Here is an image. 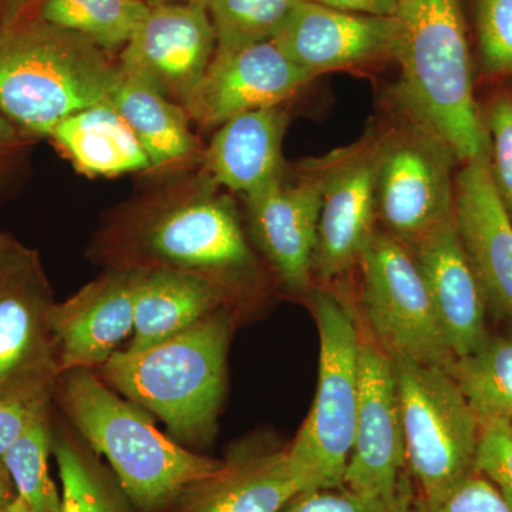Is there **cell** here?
I'll return each instance as SVG.
<instances>
[{"label":"cell","mask_w":512,"mask_h":512,"mask_svg":"<svg viewBox=\"0 0 512 512\" xmlns=\"http://www.w3.org/2000/svg\"><path fill=\"white\" fill-rule=\"evenodd\" d=\"M451 352L463 357L488 338V302L456 220L409 245Z\"/></svg>","instance_id":"obj_19"},{"label":"cell","mask_w":512,"mask_h":512,"mask_svg":"<svg viewBox=\"0 0 512 512\" xmlns=\"http://www.w3.org/2000/svg\"><path fill=\"white\" fill-rule=\"evenodd\" d=\"M424 512H512L493 483L480 473L474 474L441 503Z\"/></svg>","instance_id":"obj_35"},{"label":"cell","mask_w":512,"mask_h":512,"mask_svg":"<svg viewBox=\"0 0 512 512\" xmlns=\"http://www.w3.org/2000/svg\"><path fill=\"white\" fill-rule=\"evenodd\" d=\"M42 0H0V23L12 25L36 15Z\"/></svg>","instance_id":"obj_38"},{"label":"cell","mask_w":512,"mask_h":512,"mask_svg":"<svg viewBox=\"0 0 512 512\" xmlns=\"http://www.w3.org/2000/svg\"><path fill=\"white\" fill-rule=\"evenodd\" d=\"M53 303L39 256L16 244L0 264V396L55 390Z\"/></svg>","instance_id":"obj_10"},{"label":"cell","mask_w":512,"mask_h":512,"mask_svg":"<svg viewBox=\"0 0 512 512\" xmlns=\"http://www.w3.org/2000/svg\"><path fill=\"white\" fill-rule=\"evenodd\" d=\"M299 493L286 447L241 446L175 504L177 512H279Z\"/></svg>","instance_id":"obj_20"},{"label":"cell","mask_w":512,"mask_h":512,"mask_svg":"<svg viewBox=\"0 0 512 512\" xmlns=\"http://www.w3.org/2000/svg\"><path fill=\"white\" fill-rule=\"evenodd\" d=\"M315 79L291 62L274 40L215 50L183 107L198 126L218 128L239 114L282 106Z\"/></svg>","instance_id":"obj_14"},{"label":"cell","mask_w":512,"mask_h":512,"mask_svg":"<svg viewBox=\"0 0 512 512\" xmlns=\"http://www.w3.org/2000/svg\"><path fill=\"white\" fill-rule=\"evenodd\" d=\"M392 360L406 461L433 507L477 473L481 423L447 369Z\"/></svg>","instance_id":"obj_7"},{"label":"cell","mask_w":512,"mask_h":512,"mask_svg":"<svg viewBox=\"0 0 512 512\" xmlns=\"http://www.w3.org/2000/svg\"><path fill=\"white\" fill-rule=\"evenodd\" d=\"M296 66L318 77L393 57L396 18L359 15L301 0L274 37Z\"/></svg>","instance_id":"obj_17"},{"label":"cell","mask_w":512,"mask_h":512,"mask_svg":"<svg viewBox=\"0 0 512 512\" xmlns=\"http://www.w3.org/2000/svg\"><path fill=\"white\" fill-rule=\"evenodd\" d=\"M0 512H33L30 510V507L28 504L25 503V501L22 500V498L19 497V495H16L15 498H13L12 501H10L9 504H6L5 507L0 508Z\"/></svg>","instance_id":"obj_40"},{"label":"cell","mask_w":512,"mask_h":512,"mask_svg":"<svg viewBox=\"0 0 512 512\" xmlns=\"http://www.w3.org/2000/svg\"><path fill=\"white\" fill-rule=\"evenodd\" d=\"M62 481L60 512H127L99 464L70 437L53 440Z\"/></svg>","instance_id":"obj_29"},{"label":"cell","mask_w":512,"mask_h":512,"mask_svg":"<svg viewBox=\"0 0 512 512\" xmlns=\"http://www.w3.org/2000/svg\"><path fill=\"white\" fill-rule=\"evenodd\" d=\"M279 512H424V504L406 493L380 498L335 488L299 493Z\"/></svg>","instance_id":"obj_32"},{"label":"cell","mask_w":512,"mask_h":512,"mask_svg":"<svg viewBox=\"0 0 512 512\" xmlns=\"http://www.w3.org/2000/svg\"><path fill=\"white\" fill-rule=\"evenodd\" d=\"M231 333V309L221 308L150 348L117 350L94 372L164 421L178 443L202 446L217 430Z\"/></svg>","instance_id":"obj_4"},{"label":"cell","mask_w":512,"mask_h":512,"mask_svg":"<svg viewBox=\"0 0 512 512\" xmlns=\"http://www.w3.org/2000/svg\"><path fill=\"white\" fill-rule=\"evenodd\" d=\"M121 80L119 64L87 37L36 15L0 23V113L30 138L110 100Z\"/></svg>","instance_id":"obj_5"},{"label":"cell","mask_w":512,"mask_h":512,"mask_svg":"<svg viewBox=\"0 0 512 512\" xmlns=\"http://www.w3.org/2000/svg\"><path fill=\"white\" fill-rule=\"evenodd\" d=\"M328 8L343 12L359 13V15L394 18L402 0H311Z\"/></svg>","instance_id":"obj_37"},{"label":"cell","mask_w":512,"mask_h":512,"mask_svg":"<svg viewBox=\"0 0 512 512\" xmlns=\"http://www.w3.org/2000/svg\"><path fill=\"white\" fill-rule=\"evenodd\" d=\"M49 138L80 173L116 177L150 173L151 164L133 128L109 100L60 121Z\"/></svg>","instance_id":"obj_24"},{"label":"cell","mask_w":512,"mask_h":512,"mask_svg":"<svg viewBox=\"0 0 512 512\" xmlns=\"http://www.w3.org/2000/svg\"><path fill=\"white\" fill-rule=\"evenodd\" d=\"M15 497L16 491L12 481L0 474V508L5 507V505L9 504Z\"/></svg>","instance_id":"obj_39"},{"label":"cell","mask_w":512,"mask_h":512,"mask_svg":"<svg viewBox=\"0 0 512 512\" xmlns=\"http://www.w3.org/2000/svg\"><path fill=\"white\" fill-rule=\"evenodd\" d=\"M377 140L366 137L320 158L323 197L313 276L330 281L345 275L359 265L375 234Z\"/></svg>","instance_id":"obj_13"},{"label":"cell","mask_w":512,"mask_h":512,"mask_svg":"<svg viewBox=\"0 0 512 512\" xmlns=\"http://www.w3.org/2000/svg\"><path fill=\"white\" fill-rule=\"evenodd\" d=\"M301 0H205L217 50L274 40Z\"/></svg>","instance_id":"obj_28"},{"label":"cell","mask_w":512,"mask_h":512,"mask_svg":"<svg viewBox=\"0 0 512 512\" xmlns=\"http://www.w3.org/2000/svg\"><path fill=\"white\" fill-rule=\"evenodd\" d=\"M448 372L480 423L512 426L511 336H488L474 352L456 357Z\"/></svg>","instance_id":"obj_25"},{"label":"cell","mask_w":512,"mask_h":512,"mask_svg":"<svg viewBox=\"0 0 512 512\" xmlns=\"http://www.w3.org/2000/svg\"><path fill=\"white\" fill-rule=\"evenodd\" d=\"M311 296L320 340L318 389L305 423L286 447L301 493L343 488L359 403L362 338L355 316L328 289H315Z\"/></svg>","instance_id":"obj_6"},{"label":"cell","mask_w":512,"mask_h":512,"mask_svg":"<svg viewBox=\"0 0 512 512\" xmlns=\"http://www.w3.org/2000/svg\"><path fill=\"white\" fill-rule=\"evenodd\" d=\"M170 181L111 222L99 241L101 259L109 269L200 276L237 302L254 288L259 266L235 202L201 170Z\"/></svg>","instance_id":"obj_1"},{"label":"cell","mask_w":512,"mask_h":512,"mask_svg":"<svg viewBox=\"0 0 512 512\" xmlns=\"http://www.w3.org/2000/svg\"><path fill=\"white\" fill-rule=\"evenodd\" d=\"M109 101L136 133L150 160V173L174 178L201 167L204 148L181 104L124 74Z\"/></svg>","instance_id":"obj_23"},{"label":"cell","mask_w":512,"mask_h":512,"mask_svg":"<svg viewBox=\"0 0 512 512\" xmlns=\"http://www.w3.org/2000/svg\"><path fill=\"white\" fill-rule=\"evenodd\" d=\"M476 470L497 488L512 510V426L504 421H483Z\"/></svg>","instance_id":"obj_33"},{"label":"cell","mask_w":512,"mask_h":512,"mask_svg":"<svg viewBox=\"0 0 512 512\" xmlns=\"http://www.w3.org/2000/svg\"><path fill=\"white\" fill-rule=\"evenodd\" d=\"M394 18L397 97L410 120L446 141L460 163L490 156L460 0H402Z\"/></svg>","instance_id":"obj_3"},{"label":"cell","mask_w":512,"mask_h":512,"mask_svg":"<svg viewBox=\"0 0 512 512\" xmlns=\"http://www.w3.org/2000/svg\"><path fill=\"white\" fill-rule=\"evenodd\" d=\"M454 192L458 234L488 306L512 322V220L495 188L490 156L464 164Z\"/></svg>","instance_id":"obj_18"},{"label":"cell","mask_w":512,"mask_h":512,"mask_svg":"<svg viewBox=\"0 0 512 512\" xmlns=\"http://www.w3.org/2000/svg\"><path fill=\"white\" fill-rule=\"evenodd\" d=\"M52 393H18L0 396V474L9 478L3 458L26 429L46 410ZM10 480V478H9Z\"/></svg>","instance_id":"obj_34"},{"label":"cell","mask_w":512,"mask_h":512,"mask_svg":"<svg viewBox=\"0 0 512 512\" xmlns=\"http://www.w3.org/2000/svg\"><path fill=\"white\" fill-rule=\"evenodd\" d=\"M217 50L205 0L151 5L120 56L124 76L183 106Z\"/></svg>","instance_id":"obj_11"},{"label":"cell","mask_w":512,"mask_h":512,"mask_svg":"<svg viewBox=\"0 0 512 512\" xmlns=\"http://www.w3.org/2000/svg\"><path fill=\"white\" fill-rule=\"evenodd\" d=\"M476 26L485 73L512 77V0H476Z\"/></svg>","instance_id":"obj_31"},{"label":"cell","mask_w":512,"mask_h":512,"mask_svg":"<svg viewBox=\"0 0 512 512\" xmlns=\"http://www.w3.org/2000/svg\"><path fill=\"white\" fill-rule=\"evenodd\" d=\"M148 10L147 0H42L36 16L111 50L126 45Z\"/></svg>","instance_id":"obj_26"},{"label":"cell","mask_w":512,"mask_h":512,"mask_svg":"<svg viewBox=\"0 0 512 512\" xmlns=\"http://www.w3.org/2000/svg\"><path fill=\"white\" fill-rule=\"evenodd\" d=\"M456 154L410 120L377 140L376 214L384 231L409 247L456 220Z\"/></svg>","instance_id":"obj_9"},{"label":"cell","mask_w":512,"mask_h":512,"mask_svg":"<svg viewBox=\"0 0 512 512\" xmlns=\"http://www.w3.org/2000/svg\"><path fill=\"white\" fill-rule=\"evenodd\" d=\"M148 5H157V3L174 2V0H147Z\"/></svg>","instance_id":"obj_42"},{"label":"cell","mask_w":512,"mask_h":512,"mask_svg":"<svg viewBox=\"0 0 512 512\" xmlns=\"http://www.w3.org/2000/svg\"><path fill=\"white\" fill-rule=\"evenodd\" d=\"M16 244H18V242L12 241V239L6 237V235H3L2 232H0V264L5 261L6 256H8L9 252L15 248Z\"/></svg>","instance_id":"obj_41"},{"label":"cell","mask_w":512,"mask_h":512,"mask_svg":"<svg viewBox=\"0 0 512 512\" xmlns=\"http://www.w3.org/2000/svg\"><path fill=\"white\" fill-rule=\"evenodd\" d=\"M481 111L495 188L512 220V82L497 90Z\"/></svg>","instance_id":"obj_30"},{"label":"cell","mask_w":512,"mask_h":512,"mask_svg":"<svg viewBox=\"0 0 512 512\" xmlns=\"http://www.w3.org/2000/svg\"><path fill=\"white\" fill-rule=\"evenodd\" d=\"M288 113L282 106L239 114L217 128L200 170L222 190L248 195L286 174L282 144Z\"/></svg>","instance_id":"obj_21"},{"label":"cell","mask_w":512,"mask_h":512,"mask_svg":"<svg viewBox=\"0 0 512 512\" xmlns=\"http://www.w3.org/2000/svg\"><path fill=\"white\" fill-rule=\"evenodd\" d=\"M30 140L32 138L26 136L0 113V181L9 174L10 168L18 163Z\"/></svg>","instance_id":"obj_36"},{"label":"cell","mask_w":512,"mask_h":512,"mask_svg":"<svg viewBox=\"0 0 512 512\" xmlns=\"http://www.w3.org/2000/svg\"><path fill=\"white\" fill-rule=\"evenodd\" d=\"M322 197L320 160L303 170L295 183L285 174L245 195L252 238L289 291L311 288Z\"/></svg>","instance_id":"obj_15"},{"label":"cell","mask_w":512,"mask_h":512,"mask_svg":"<svg viewBox=\"0 0 512 512\" xmlns=\"http://www.w3.org/2000/svg\"><path fill=\"white\" fill-rule=\"evenodd\" d=\"M404 463L406 446L392 357L375 340L362 339L355 440L343 488L369 497H397L403 493Z\"/></svg>","instance_id":"obj_12"},{"label":"cell","mask_w":512,"mask_h":512,"mask_svg":"<svg viewBox=\"0 0 512 512\" xmlns=\"http://www.w3.org/2000/svg\"><path fill=\"white\" fill-rule=\"evenodd\" d=\"M359 266L363 311L377 345L392 359L450 370L456 356L409 248L376 228Z\"/></svg>","instance_id":"obj_8"},{"label":"cell","mask_w":512,"mask_h":512,"mask_svg":"<svg viewBox=\"0 0 512 512\" xmlns=\"http://www.w3.org/2000/svg\"><path fill=\"white\" fill-rule=\"evenodd\" d=\"M133 339L127 350H143L232 305L217 285L174 269H136Z\"/></svg>","instance_id":"obj_22"},{"label":"cell","mask_w":512,"mask_h":512,"mask_svg":"<svg viewBox=\"0 0 512 512\" xmlns=\"http://www.w3.org/2000/svg\"><path fill=\"white\" fill-rule=\"evenodd\" d=\"M55 390L74 429L107 458L121 490L141 511L170 507L222 466V460L200 456L161 433L140 406L124 400L94 370L63 373Z\"/></svg>","instance_id":"obj_2"},{"label":"cell","mask_w":512,"mask_h":512,"mask_svg":"<svg viewBox=\"0 0 512 512\" xmlns=\"http://www.w3.org/2000/svg\"><path fill=\"white\" fill-rule=\"evenodd\" d=\"M136 269H109L64 302L49 322L59 375L100 369L133 335Z\"/></svg>","instance_id":"obj_16"},{"label":"cell","mask_w":512,"mask_h":512,"mask_svg":"<svg viewBox=\"0 0 512 512\" xmlns=\"http://www.w3.org/2000/svg\"><path fill=\"white\" fill-rule=\"evenodd\" d=\"M510 336H511V338H512V333H511V335H510Z\"/></svg>","instance_id":"obj_43"},{"label":"cell","mask_w":512,"mask_h":512,"mask_svg":"<svg viewBox=\"0 0 512 512\" xmlns=\"http://www.w3.org/2000/svg\"><path fill=\"white\" fill-rule=\"evenodd\" d=\"M53 450L49 410L36 420L9 448L3 466L19 495L33 512H60L62 497L57 493L49 473V456Z\"/></svg>","instance_id":"obj_27"}]
</instances>
